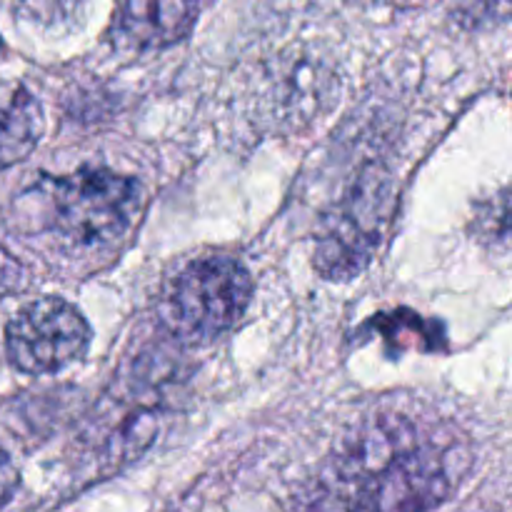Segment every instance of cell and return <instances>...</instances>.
Segmentation results:
<instances>
[{"label":"cell","instance_id":"cell-9","mask_svg":"<svg viewBox=\"0 0 512 512\" xmlns=\"http://www.w3.org/2000/svg\"><path fill=\"white\" fill-rule=\"evenodd\" d=\"M453 15L465 28H490L512 18V0H453Z\"/></svg>","mask_w":512,"mask_h":512},{"label":"cell","instance_id":"cell-1","mask_svg":"<svg viewBox=\"0 0 512 512\" xmlns=\"http://www.w3.org/2000/svg\"><path fill=\"white\" fill-rule=\"evenodd\" d=\"M35 228L48 233L65 253L113 248L138 225L143 188L138 180L110 170H78L48 178L25 195Z\"/></svg>","mask_w":512,"mask_h":512},{"label":"cell","instance_id":"cell-8","mask_svg":"<svg viewBox=\"0 0 512 512\" xmlns=\"http://www.w3.org/2000/svg\"><path fill=\"white\" fill-rule=\"evenodd\" d=\"M470 230L483 245L512 250V188H500L475 203Z\"/></svg>","mask_w":512,"mask_h":512},{"label":"cell","instance_id":"cell-11","mask_svg":"<svg viewBox=\"0 0 512 512\" xmlns=\"http://www.w3.org/2000/svg\"><path fill=\"white\" fill-rule=\"evenodd\" d=\"M378 5H388V8H400V10H410V8H425V5L435 3V0H375Z\"/></svg>","mask_w":512,"mask_h":512},{"label":"cell","instance_id":"cell-10","mask_svg":"<svg viewBox=\"0 0 512 512\" xmlns=\"http://www.w3.org/2000/svg\"><path fill=\"white\" fill-rule=\"evenodd\" d=\"M15 488H18V470H15L13 460H10V455L0 445V505L8 503Z\"/></svg>","mask_w":512,"mask_h":512},{"label":"cell","instance_id":"cell-2","mask_svg":"<svg viewBox=\"0 0 512 512\" xmlns=\"http://www.w3.org/2000/svg\"><path fill=\"white\" fill-rule=\"evenodd\" d=\"M470 465L460 440L425 435L383 473L350 488H325L313 512H428L443 503Z\"/></svg>","mask_w":512,"mask_h":512},{"label":"cell","instance_id":"cell-4","mask_svg":"<svg viewBox=\"0 0 512 512\" xmlns=\"http://www.w3.org/2000/svg\"><path fill=\"white\" fill-rule=\"evenodd\" d=\"M250 295L253 280L238 260L223 255L195 260L165 298V325L183 340L218 338L245 313Z\"/></svg>","mask_w":512,"mask_h":512},{"label":"cell","instance_id":"cell-6","mask_svg":"<svg viewBox=\"0 0 512 512\" xmlns=\"http://www.w3.org/2000/svg\"><path fill=\"white\" fill-rule=\"evenodd\" d=\"M195 18L198 0H123L115 35L138 50L168 48L190 33Z\"/></svg>","mask_w":512,"mask_h":512},{"label":"cell","instance_id":"cell-7","mask_svg":"<svg viewBox=\"0 0 512 512\" xmlns=\"http://www.w3.org/2000/svg\"><path fill=\"white\" fill-rule=\"evenodd\" d=\"M43 135V110L25 85L0 80V173L33 153Z\"/></svg>","mask_w":512,"mask_h":512},{"label":"cell","instance_id":"cell-3","mask_svg":"<svg viewBox=\"0 0 512 512\" xmlns=\"http://www.w3.org/2000/svg\"><path fill=\"white\" fill-rule=\"evenodd\" d=\"M393 210L395 190L390 175L378 168L365 170L318 230V273L328 280H350L363 273L383 243Z\"/></svg>","mask_w":512,"mask_h":512},{"label":"cell","instance_id":"cell-5","mask_svg":"<svg viewBox=\"0 0 512 512\" xmlns=\"http://www.w3.org/2000/svg\"><path fill=\"white\" fill-rule=\"evenodd\" d=\"M88 343L90 328L85 318L60 298L25 305L5 330L10 363L28 375L63 370L85 353Z\"/></svg>","mask_w":512,"mask_h":512},{"label":"cell","instance_id":"cell-12","mask_svg":"<svg viewBox=\"0 0 512 512\" xmlns=\"http://www.w3.org/2000/svg\"><path fill=\"white\" fill-rule=\"evenodd\" d=\"M0 50H3V43H0Z\"/></svg>","mask_w":512,"mask_h":512}]
</instances>
